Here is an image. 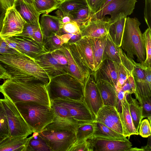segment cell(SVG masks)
Segmentation results:
<instances>
[{
    "instance_id": "cell-1",
    "label": "cell",
    "mask_w": 151,
    "mask_h": 151,
    "mask_svg": "<svg viewBox=\"0 0 151 151\" xmlns=\"http://www.w3.org/2000/svg\"><path fill=\"white\" fill-rule=\"evenodd\" d=\"M46 86L23 78H11L0 85V92L14 103L33 102L50 107Z\"/></svg>"
},
{
    "instance_id": "cell-2",
    "label": "cell",
    "mask_w": 151,
    "mask_h": 151,
    "mask_svg": "<svg viewBox=\"0 0 151 151\" xmlns=\"http://www.w3.org/2000/svg\"><path fill=\"white\" fill-rule=\"evenodd\" d=\"M0 64L11 78H20L47 85L50 78L35 60L23 54L0 53Z\"/></svg>"
},
{
    "instance_id": "cell-3",
    "label": "cell",
    "mask_w": 151,
    "mask_h": 151,
    "mask_svg": "<svg viewBox=\"0 0 151 151\" xmlns=\"http://www.w3.org/2000/svg\"><path fill=\"white\" fill-rule=\"evenodd\" d=\"M78 123L54 117L39 135L51 151H68L76 142L75 130Z\"/></svg>"
},
{
    "instance_id": "cell-4",
    "label": "cell",
    "mask_w": 151,
    "mask_h": 151,
    "mask_svg": "<svg viewBox=\"0 0 151 151\" xmlns=\"http://www.w3.org/2000/svg\"><path fill=\"white\" fill-rule=\"evenodd\" d=\"M141 23L136 17H127L121 43V48L129 58L134 56L142 64L146 58V52L143 34L139 28Z\"/></svg>"
},
{
    "instance_id": "cell-5",
    "label": "cell",
    "mask_w": 151,
    "mask_h": 151,
    "mask_svg": "<svg viewBox=\"0 0 151 151\" xmlns=\"http://www.w3.org/2000/svg\"><path fill=\"white\" fill-rule=\"evenodd\" d=\"M84 86L75 77L67 73L51 78L46 88L50 101L68 98L83 101Z\"/></svg>"
},
{
    "instance_id": "cell-6",
    "label": "cell",
    "mask_w": 151,
    "mask_h": 151,
    "mask_svg": "<svg viewBox=\"0 0 151 151\" xmlns=\"http://www.w3.org/2000/svg\"><path fill=\"white\" fill-rule=\"evenodd\" d=\"M14 104L33 133L40 132L54 119L53 113L48 106L33 102Z\"/></svg>"
},
{
    "instance_id": "cell-7",
    "label": "cell",
    "mask_w": 151,
    "mask_h": 151,
    "mask_svg": "<svg viewBox=\"0 0 151 151\" xmlns=\"http://www.w3.org/2000/svg\"><path fill=\"white\" fill-rule=\"evenodd\" d=\"M0 103L7 120L9 137H27L33 133L14 103L4 97Z\"/></svg>"
},
{
    "instance_id": "cell-8",
    "label": "cell",
    "mask_w": 151,
    "mask_h": 151,
    "mask_svg": "<svg viewBox=\"0 0 151 151\" xmlns=\"http://www.w3.org/2000/svg\"><path fill=\"white\" fill-rule=\"evenodd\" d=\"M60 49L65 54L68 60V73L84 85L86 79L92 72L81 61L72 43H65Z\"/></svg>"
},
{
    "instance_id": "cell-9",
    "label": "cell",
    "mask_w": 151,
    "mask_h": 151,
    "mask_svg": "<svg viewBox=\"0 0 151 151\" xmlns=\"http://www.w3.org/2000/svg\"><path fill=\"white\" fill-rule=\"evenodd\" d=\"M26 23L17 10L14 4L6 10L0 36L4 39L22 33Z\"/></svg>"
},
{
    "instance_id": "cell-10",
    "label": "cell",
    "mask_w": 151,
    "mask_h": 151,
    "mask_svg": "<svg viewBox=\"0 0 151 151\" xmlns=\"http://www.w3.org/2000/svg\"><path fill=\"white\" fill-rule=\"evenodd\" d=\"M87 140L92 151H130L132 145L126 137L106 138L92 137Z\"/></svg>"
},
{
    "instance_id": "cell-11",
    "label": "cell",
    "mask_w": 151,
    "mask_h": 151,
    "mask_svg": "<svg viewBox=\"0 0 151 151\" xmlns=\"http://www.w3.org/2000/svg\"><path fill=\"white\" fill-rule=\"evenodd\" d=\"M137 2V0H112L102 9L91 14L89 19H100L109 15L111 20L121 13L127 16L133 13Z\"/></svg>"
},
{
    "instance_id": "cell-12",
    "label": "cell",
    "mask_w": 151,
    "mask_h": 151,
    "mask_svg": "<svg viewBox=\"0 0 151 151\" xmlns=\"http://www.w3.org/2000/svg\"><path fill=\"white\" fill-rule=\"evenodd\" d=\"M52 101L66 108L73 119L78 123L95 121V117L84 101L68 98H59Z\"/></svg>"
},
{
    "instance_id": "cell-13",
    "label": "cell",
    "mask_w": 151,
    "mask_h": 151,
    "mask_svg": "<svg viewBox=\"0 0 151 151\" xmlns=\"http://www.w3.org/2000/svg\"><path fill=\"white\" fill-rule=\"evenodd\" d=\"M111 21L110 17L89 19L79 25L82 37L100 38L108 33Z\"/></svg>"
},
{
    "instance_id": "cell-14",
    "label": "cell",
    "mask_w": 151,
    "mask_h": 151,
    "mask_svg": "<svg viewBox=\"0 0 151 151\" xmlns=\"http://www.w3.org/2000/svg\"><path fill=\"white\" fill-rule=\"evenodd\" d=\"M84 101L96 118L104 104L99 90L91 74L88 77L84 84Z\"/></svg>"
},
{
    "instance_id": "cell-15",
    "label": "cell",
    "mask_w": 151,
    "mask_h": 151,
    "mask_svg": "<svg viewBox=\"0 0 151 151\" xmlns=\"http://www.w3.org/2000/svg\"><path fill=\"white\" fill-rule=\"evenodd\" d=\"M119 64L109 59L103 60L97 69L91 74L95 82L102 80L111 83L116 88Z\"/></svg>"
},
{
    "instance_id": "cell-16",
    "label": "cell",
    "mask_w": 151,
    "mask_h": 151,
    "mask_svg": "<svg viewBox=\"0 0 151 151\" xmlns=\"http://www.w3.org/2000/svg\"><path fill=\"white\" fill-rule=\"evenodd\" d=\"M95 121L102 123L124 135L122 124L119 113L115 107L104 105L98 112Z\"/></svg>"
},
{
    "instance_id": "cell-17",
    "label": "cell",
    "mask_w": 151,
    "mask_h": 151,
    "mask_svg": "<svg viewBox=\"0 0 151 151\" xmlns=\"http://www.w3.org/2000/svg\"><path fill=\"white\" fill-rule=\"evenodd\" d=\"M9 38L17 43L22 54L34 60L39 56L48 52L43 45L32 38L19 36Z\"/></svg>"
},
{
    "instance_id": "cell-18",
    "label": "cell",
    "mask_w": 151,
    "mask_h": 151,
    "mask_svg": "<svg viewBox=\"0 0 151 151\" xmlns=\"http://www.w3.org/2000/svg\"><path fill=\"white\" fill-rule=\"evenodd\" d=\"M35 60L50 79L60 75L68 73V67L58 63L50 52L44 53Z\"/></svg>"
},
{
    "instance_id": "cell-19",
    "label": "cell",
    "mask_w": 151,
    "mask_h": 151,
    "mask_svg": "<svg viewBox=\"0 0 151 151\" xmlns=\"http://www.w3.org/2000/svg\"><path fill=\"white\" fill-rule=\"evenodd\" d=\"M72 43L75 50L83 64L92 72L94 71V65L92 50L88 38L82 37Z\"/></svg>"
},
{
    "instance_id": "cell-20",
    "label": "cell",
    "mask_w": 151,
    "mask_h": 151,
    "mask_svg": "<svg viewBox=\"0 0 151 151\" xmlns=\"http://www.w3.org/2000/svg\"><path fill=\"white\" fill-rule=\"evenodd\" d=\"M15 5L26 23L40 27L39 18L41 14L37 10L33 4L28 3L23 0H17Z\"/></svg>"
},
{
    "instance_id": "cell-21",
    "label": "cell",
    "mask_w": 151,
    "mask_h": 151,
    "mask_svg": "<svg viewBox=\"0 0 151 151\" xmlns=\"http://www.w3.org/2000/svg\"><path fill=\"white\" fill-rule=\"evenodd\" d=\"M104 105L115 107L116 108L117 96L116 88L109 82L99 80L96 82Z\"/></svg>"
},
{
    "instance_id": "cell-22",
    "label": "cell",
    "mask_w": 151,
    "mask_h": 151,
    "mask_svg": "<svg viewBox=\"0 0 151 151\" xmlns=\"http://www.w3.org/2000/svg\"><path fill=\"white\" fill-rule=\"evenodd\" d=\"M40 23L43 40L52 34L57 33L59 35L60 26L62 23L60 18L46 14L42 15Z\"/></svg>"
},
{
    "instance_id": "cell-23",
    "label": "cell",
    "mask_w": 151,
    "mask_h": 151,
    "mask_svg": "<svg viewBox=\"0 0 151 151\" xmlns=\"http://www.w3.org/2000/svg\"><path fill=\"white\" fill-rule=\"evenodd\" d=\"M127 16L124 13H121L111 20L108 34L114 43L121 47L125 20Z\"/></svg>"
},
{
    "instance_id": "cell-24",
    "label": "cell",
    "mask_w": 151,
    "mask_h": 151,
    "mask_svg": "<svg viewBox=\"0 0 151 151\" xmlns=\"http://www.w3.org/2000/svg\"><path fill=\"white\" fill-rule=\"evenodd\" d=\"M126 95L127 93H125L123 100L122 111L119 116L123 126L124 135L125 137L129 138L131 135H138L139 134L133 123Z\"/></svg>"
},
{
    "instance_id": "cell-25",
    "label": "cell",
    "mask_w": 151,
    "mask_h": 151,
    "mask_svg": "<svg viewBox=\"0 0 151 151\" xmlns=\"http://www.w3.org/2000/svg\"><path fill=\"white\" fill-rule=\"evenodd\" d=\"M27 140L25 136L6 137L0 142V151H26Z\"/></svg>"
},
{
    "instance_id": "cell-26",
    "label": "cell",
    "mask_w": 151,
    "mask_h": 151,
    "mask_svg": "<svg viewBox=\"0 0 151 151\" xmlns=\"http://www.w3.org/2000/svg\"><path fill=\"white\" fill-rule=\"evenodd\" d=\"M107 34L100 38L88 37L90 42L93 52L94 71L97 69L102 62L103 54L106 43Z\"/></svg>"
},
{
    "instance_id": "cell-27",
    "label": "cell",
    "mask_w": 151,
    "mask_h": 151,
    "mask_svg": "<svg viewBox=\"0 0 151 151\" xmlns=\"http://www.w3.org/2000/svg\"><path fill=\"white\" fill-rule=\"evenodd\" d=\"M126 93V99L133 123L136 130L139 132L140 124L143 118L142 109L136 99L132 98L131 94Z\"/></svg>"
},
{
    "instance_id": "cell-28",
    "label": "cell",
    "mask_w": 151,
    "mask_h": 151,
    "mask_svg": "<svg viewBox=\"0 0 151 151\" xmlns=\"http://www.w3.org/2000/svg\"><path fill=\"white\" fill-rule=\"evenodd\" d=\"M120 47L114 43L108 33L106 43L103 53L102 61L105 59H109L121 64L119 53Z\"/></svg>"
},
{
    "instance_id": "cell-29",
    "label": "cell",
    "mask_w": 151,
    "mask_h": 151,
    "mask_svg": "<svg viewBox=\"0 0 151 151\" xmlns=\"http://www.w3.org/2000/svg\"><path fill=\"white\" fill-rule=\"evenodd\" d=\"M68 41L64 35H60L53 33L43 40V45L47 52H50L60 48L64 44Z\"/></svg>"
},
{
    "instance_id": "cell-30",
    "label": "cell",
    "mask_w": 151,
    "mask_h": 151,
    "mask_svg": "<svg viewBox=\"0 0 151 151\" xmlns=\"http://www.w3.org/2000/svg\"><path fill=\"white\" fill-rule=\"evenodd\" d=\"M33 133L31 136L28 138L26 151H51L39 132Z\"/></svg>"
},
{
    "instance_id": "cell-31",
    "label": "cell",
    "mask_w": 151,
    "mask_h": 151,
    "mask_svg": "<svg viewBox=\"0 0 151 151\" xmlns=\"http://www.w3.org/2000/svg\"><path fill=\"white\" fill-rule=\"evenodd\" d=\"M94 121L79 123L75 130L76 142L87 140L93 136L94 129Z\"/></svg>"
},
{
    "instance_id": "cell-32",
    "label": "cell",
    "mask_w": 151,
    "mask_h": 151,
    "mask_svg": "<svg viewBox=\"0 0 151 151\" xmlns=\"http://www.w3.org/2000/svg\"><path fill=\"white\" fill-rule=\"evenodd\" d=\"M94 129L92 137L106 138H119L125 137L99 122L94 121Z\"/></svg>"
},
{
    "instance_id": "cell-33",
    "label": "cell",
    "mask_w": 151,
    "mask_h": 151,
    "mask_svg": "<svg viewBox=\"0 0 151 151\" xmlns=\"http://www.w3.org/2000/svg\"><path fill=\"white\" fill-rule=\"evenodd\" d=\"M61 2L57 0H34L33 4L40 14L49 13L58 9Z\"/></svg>"
},
{
    "instance_id": "cell-34",
    "label": "cell",
    "mask_w": 151,
    "mask_h": 151,
    "mask_svg": "<svg viewBox=\"0 0 151 151\" xmlns=\"http://www.w3.org/2000/svg\"><path fill=\"white\" fill-rule=\"evenodd\" d=\"M50 103V107L54 117L74 123H78L73 119L68 110L65 107L53 101H51Z\"/></svg>"
},
{
    "instance_id": "cell-35",
    "label": "cell",
    "mask_w": 151,
    "mask_h": 151,
    "mask_svg": "<svg viewBox=\"0 0 151 151\" xmlns=\"http://www.w3.org/2000/svg\"><path fill=\"white\" fill-rule=\"evenodd\" d=\"M87 5L85 0H65L60 3L58 9L65 15Z\"/></svg>"
},
{
    "instance_id": "cell-36",
    "label": "cell",
    "mask_w": 151,
    "mask_h": 151,
    "mask_svg": "<svg viewBox=\"0 0 151 151\" xmlns=\"http://www.w3.org/2000/svg\"><path fill=\"white\" fill-rule=\"evenodd\" d=\"M134 93L141 107L143 118L151 116V95L141 94L136 91Z\"/></svg>"
},
{
    "instance_id": "cell-37",
    "label": "cell",
    "mask_w": 151,
    "mask_h": 151,
    "mask_svg": "<svg viewBox=\"0 0 151 151\" xmlns=\"http://www.w3.org/2000/svg\"><path fill=\"white\" fill-rule=\"evenodd\" d=\"M73 20L79 25L88 19L91 15L87 5L71 12L68 14Z\"/></svg>"
},
{
    "instance_id": "cell-38",
    "label": "cell",
    "mask_w": 151,
    "mask_h": 151,
    "mask_svg": "<svg viewBox=\"0 0 151 151\" xmlns=\"http://www.w3.org/2000/svg\"><path fill=\"white\" fill-rule=\"evenodd\" d=\"M151 29L148 28L142 34L146 52V58L142 64L147 68L151 67Z\"/></svg>"
},
{
    "instance_id": "cell-39",
    "label": "cell",
    "mask_w": 151,
    "mask_h": 151,
    "mask_svg": "<svg viewBox=\"0 0 151 151\" xmlns=\"http://www.w3.org/2000/svg\"><path fill=\"white\" fill-rule=\"evenodd\" d=\"M65 34H69L73 36L81 35L79 25L73 21L61 23L59 35Z\"/></svg>"
},
{
    "instance_id": "cell-40",
    "label": "cell",
    "mask_w": 151,
    "mask_h": 151,
    "mask_svg": "<svg viewBox=\"0 0 151 151\" xmlns=\"http://www.w3.org/2000/svg\"><path fill=\"white\" fill-rule=\"evenodd\" d=\"M9 136V127L7 118L0 103V137Z\"/></svg>"
},
{
    "instance_id": "cell-41",
    "label": "cell",
    "mask_w": 151,
    "mask_h": 151,
    "mask_svg": "<svg viewBox=\"0 0 151 151\" xmlns=\"http://www.w3.org/2000/svg\"><path fill=\"white\" fill-rule=\"evenodd\" d=\"M127 78L121 90L125 93L131 94L134 93L136 91L135 81L132 73L127 71Z\"/></svg>"
},
{
    "instance_id": "cell-42",
    "label": "cell",
    "mask_w": 151,
    "mask_h": 151,
    "mask_svg": "<svg viewBox=\"0 0 151 151\" xmlns=\"http://www.w3.org/2000/svg\"><path fill=\"white\" fill-rule=\"evenodd\" d=\"M128 77L127 71L123 65L119 64L118 68V78L116 87L117 92L120 91L125 83Z\"/></svg>"
},
{
    "instance_id": "cell-43",
    "label": "cell",
    "mask_w": 151,
    "mask_h": 151,
    "mask_svg": "<svg viewBox=\"0 0 151 151\" xmlns=\"http://www.w3.org/2000/svg\"><path fill=\"white\" fill-rule=\"evenodd\" d=\"M68 151H92L91 145L87 140L76 142Z\"/></svg>"
},
{
    "instance_id": "cell-44",
    "label": "cell",
    "mask_w": 151,
    "mask_h": 151,
    "mask_svg": "<svg viewBox=\"0 0 151 151\" xmlns=\"http://www.w3.org/2000/svg\"><path fill=\"white\" fill-rule=\"evenodd\" d=\"M52 56L60 65L68 68V61L64 52L60 49H58L50 52Z\"/></svg>"
},
{
    "instance_id": "cell-45",
    "label": "cell",
    "mask_w": 151,
    "mask_h": 151,
    "mask_svg": "<svg viewBox=\"0 0 151 151\" xmlns=\"http://www.w3.org/2000/svg\"><path fill=\"white\" fill-rule=\"evenodd\" d=\"M139 134L143 137H147L151 135V124L147 119L141 121L139 127Z\"/></svg>"
},
{
    "instance_id": "cell-46",
    "label": "cell",
    "mask_w": 151,
    "mask_h": 151,
    "mask_svg": "<svg viewBox=\"0 0 151 151\" xmlns=\"http://www.w3.org/2000/svg\"><path fill=\"white\" fill-rule=\"evenodd\" d=\"M39 27H40L26 22L25 24L22 33L14 36H19L27 37L33 39L32 37L34 33Z\"/></svg>"
},
{
    "instance_id": "cell-47",
    "label": "cell",
    "mask_w": 151,
    "mask_h": 151,
    "mask_svg": "<svg viewBox=\"0 0 151 151\" xmlns=\"http://www.w3.org/2000/svg\"><path fill=\"white\" fill-rule=\"evenodd\" d=\"M85 0L88 7L91 15L98 11L106 0Z\"/></svg>"
},
{
    "instance_id": "cell-48",
    "label": "cell",
    "mask_w": 151,
    "mask_h": 151,
    "mask_svg": "<svg viewBox=\"0 0 151 151\" xmlns=\"http://www.w3.org/2000/svg\"><path fill=\"white\" fill-rule=\"evenodd\" d=\"M144 10V19L148 27L151 29V0H145Z\"/></svg>"
},
{
    "instance_id": "cell-49",
    "label": "cell",
    "mask_w": 151,
    "mask_h": 151,
    "mask_svg": "<svg viewBox=\"0 0 151 151\" xmlns=\"http://www.w3.org/2000/svg\"><path fill=\"white\" fill-rule=\"evenodd\" d=\"M19 53L15 50L10 48L5 40L0 36V53Z\"/></svg>"
},
{
    "instance_id": "cell-50",
    "label": "cell",
    "mask_w": 151,
    "mask_h": 151,
    "mask_svg": "<svg viewBox=\"0 0 151 151\" xmlns=\"http://www.w3.org/2000/svg\"><path fill=\"white\" fill-rule=\"evenodd\" d=\"M32 38L36 41L43 45V37L41 27H39L35 31Z\"/></svg>"
},
{
    "instance_id": "cell-51",
    "label": "cell",
    "mask_w": 151,
    "mask_h": 151,
    "mask_svg": "<svg viewBox=\"0 0 151 151\" xmlns=\"http://www.w3.org/2000/svg\"><path fill=\"white\" fill-rule=\"evenodd\" d=\"M4 8L6 10L14 5L16 2L15 0H0Z\"/></svg>"
},
{
    "instance_id": "cell-52",
    "label": "cell",
    "mask_w": 151,
    "mask_h": 151,
    "mask_svg": "<svg viewBox=\"0 0 151 151\" xmlns=\"http://www.w3.org/2000/svg\"><path fill=\"white\" fill-rule=\"evenodd\" d=\"M6 10L3 6L0 1V32L2 27V23Z\"/></svg>"
},
{
    "instance_id": "cell-53",
    "label": "cell",
    "mask_w": 151,
    "mask_h": 151,
    "mask_svg": "<svg viewBox=\"0 0 151 151\" xmlns=\"http://www.w3.org/2000/svg\"><path fill=\"white\" fill-rule=\"evenodd\" d=\"M10 78V76L7 73L6 70L0 64V79L4 80Z\"/></svg>"
},
{
    "instance_id": "cell-54",
    "label": "cell",
    "mask_w": 151,
    "mask_h": 151,
    "mask_svg": "<svg viewBox=\"0 0 151 151\" xmlns=\"http://www.w3.org/2000/svg\"><path fill=\"white\" fill-rule=\"evenodd\" d=\"M61 20L63 23L73 21L71 18L69 14L63 15Z\"/></svg>"
},
{
    "instance_id": "cell-55",
    "label": "cell",
    "mask_w": 151,
    "mask_h": 151,
    "mask_svg": "<svg viewBox=\"0 0 151 151\" xmlns=\"http://www.w3.org/2000/svg\"><path fill=\"white\" fill-rule=\"evenodd\" d=\"M148 142L147 145L145 146L142 147L141 148L142 149L143 151H151V137L150 136L149 137Z\"/></svg>"
},
{
    "instance_id": "cell-56",
    "label": "cell",
    "mask_w": 151,
    "mask_h": 151,
    "mask_svg": "<svg viewBox=\"0 0 151 151\" xmlns=\"http://www.w3.org/2000/svg\"><path fill=\"white\" fill-rule=\"evenodd\" d=\"M112 0H106L104 3V4L102 6L100 9H101L104 8V6H106L107 4H108Z\"/></svg>"
},
{
    "instance_id": "cell-57",
    "label": "cell",
    "mask_w": 151,
    "mask_h": 151,
    "mask_svg": "<svg viewBox=\"0 0 151 151\" xmlns=\"http://www.w3.org/2000/svg\"><path fill=\"white\" fill-rule=\"evenodd\" d=\"M24 1L26 2L29 3V4H33L34 0H23Z\"/></svg>"
},
{
    "instance_id": "cell-58",
    "label": "cell",
    "mask_w": 151,
    "mask_h": 151,
    "mask_svg": "<svg viewBox=\"0 0 151 151\" xmlns=\"http://www.w3.org/2000/svg\"><path fill=\"white\" fill-rule=\"evenodd\" d=\"M5 137H0V142L3 140Z\"/></svg>"
},
{
    "instance_id": "cell-59",
    "label": "cell",
    "mask_w": 151,
    "mask_h": 151,
    "mask_svg": "<svg viewBox=\"0 0 151 151\" xmlns=\"http://www.w3.org/2000/svg\"><path fill=\"white\" fill-rule=\"evenodd\" d=\"M57 0L59 2H60L61 3V2H62L63 1L65 0Z\"/></svg>"
},
{
    "instance_id": "cell-60",
    "label": "cell",
    "mask_w": 151,
    "mask_h": 151,
    "mask_svg": "<svg viewBox=\"0 0 151 151\" xmlns=\"http://www.w3.org/2000/svg\"><path fill=\"white\" fill-rule=\"evenodd\" d=\"M16 0V1L17 0Z\"/></svg>"
}]
</instances>
